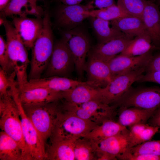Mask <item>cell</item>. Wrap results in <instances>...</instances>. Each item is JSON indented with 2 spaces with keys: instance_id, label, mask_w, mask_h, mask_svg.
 Segmentation results:
<instances>
[{
  "instance_id": "cell-1",
  "label": "cell",
  "mask_w": 160,
  "mask_h": 160,
  "mask_svg": "<svg viewBox=\"0 0 160 160\" xmlns=\"http://www.w3.org/2000/svg\"><path fill=\"white\" fill-rule=\"evenodd\" d=\"M44 11L42 28L31 49L28 80L41 78L47 66L53 49L55 41L49 11L47 7Z\"/></svg>"
},
{
  "instance_id": "cell-2",
  "label": "cell",
  "mask_w": 160,
  "mask_h": 160,
  "mask_svg": "<svg viewBox=\"0 0 160 160\" xmlns=\"http://www.w3.org/2000/svg\"><path fill=\"white\" fill-rule=\"evenodd\" d=\"M98 125L63 109L62 104L50 138V142L84 137Z\"/></svg>"
},
{
  "instance_id": "cell-3",
  "label": "cell",
  "mask_w": 160,
  "mask_h": 160,
  "mask_svg": "<svg viewBox=\"0 0 160 160\" xmlns=\"http://www.w3.org/2000/svg\"><path fill=\"white\" fill-rule=\"evenodd\" d=\"M0 21L5 31L8 55L15 71L19 87L28 81L27 70L29 63L26 47L19 37L12 22L5 17H0Z\"/></svg>"
},
{
  "instance_id": "cell-4",
  "label": "cell",
  "mask_w": 160,
  "mask_h": 160,
  "mask_svg": "<svg viewBox=\"0 0 160 160\" xmlns=\"http://www.w3.org/2000/svg\"><path fill=\"white\" fill-rule=\"evenodd\" d=\"M0 128L16 141L22 151L23 160H27L25 144L18 109L11 93L0 97Z\"/></svg>"
},
{
  "instance_id": "cell-5",
  "label": "cell",
  "mask_w": 160,
  "mask_h": 160,
  "mask_svg": "<svg viewBox=\"0 0 160 160\" xmlns=\"http://www.w3.org/2000/svg\"><path fill=\"white\" fill-rule=\"evenodd\" d=\"M61 100L41 104H22L26 115L45 144L52 135L57 113L61 108Z\"/></svg>"
},
{
  "instance_id": "cell-6",
  "label": "cell",
  "mask_w": 160,
  "mask_h": 160,
  "mask_svg": "<svg viewBox=\"0 0 160 160\" xmlns=\"http://www.w3.org/2000/svg\"><path fill=\"white\" fill-rule=\"evenodd\" d=\"M60 31L61 38L66 42L71 52L77 75L81 78L86 58L92 47L89 35L81 25L71 29Z\"/></svg>"
},
{
  "instance_id": "cell-7",
  "label": "cell",
  "mask_w": 160,
  "mask_h": 160,
  "mask_svg": "<svg viewBox=\"0 0 160 160\" xmlns=\"http://www.w3.org/2000/svg\"><path fill=\"white\" fill-rule=\"evenodd\" d=\"M12 94L19 110L26 148L27 160H45L46 144L25 113L18 97V88L15 87L13 88Z\"/></svg>"
},
{
  "instance_id": "cell-8",
  "label": "cell",
  "mask_w": 160,
  "mask_h": 160,
  "mask_svg": "<svg viewBox=\"0 0 160 160\" xmlns=\"http://www.w3.org/2000/svg\"><path fill=\"white\" fill-rule=\"evenodd\" d=\"M62 108L63 109L82 119L98 125L106 120L113 119L116 113V108L115 107L98 100L76 104L62 100Z\"/></svg>"
},
{
  "instance_id": "cell-9",
  "label": "cell",
  "mask_w": 160,
  "mask_h": 160,
  "mask_svg": "<svg viewBox=\"0 0 160 160\" xmlns=\"http://www.w3.org/2000/svg\"><path fill=\"white\" fill-rule=\"evenodd\" d=\"M113 106L116 108L137 107L156 111L160 107V87H132Z\"/></svg>"
},
{
  "instance_id": "cell-10",
  "label": "cell",
  "mask_w": 160,
  "mask_h": 160,
  "mask_svg": "<svg viewBox=\"0 0 160 160\" xmlns=\"http://www.w3.org/2000/svg\"><path fill=\"white\" fill-rule=\"evenodd\" d=\"M147 66L113 78L105 87L99 88L100 100L107 105H114L146 72Z\"/></svg>"
},
{
  "instance_id": "cell-11",
  "label": "cell",
  "mask_w": 160,
  "mask_h": 160,
  "mask_svg": "<svg viewBox=\"0 0 160 160\" xmlns=\"http://www.w3.org/2000/svg\"><path fill=\"white\" fill-rule=\"evenodd\" d=\"M75 69L74 61L66 42L61 38L55 41L44 77L56 76L70 78Z\"/></svg>"
},
{
  "instance_id": "cell-12",
  "label": "cell",
  "mask_w": 160,
  "mask_h": 160,
  "mask_svg": "<svg viewBox=\"0 0 160 160\" xmlns=\"http://www.w3.org/2000/svg\"><path fill=\"white\" fill-rule=\"evenodd\" d=\"M90 10L87 4L69 5L61 3L49 13L53 17L54 25L58 30H68L81 25L89 17L88 12Z\"/></svg>"
},
{
  "instance_id": "cell-13",
  "label": "cell",
  "mask_w": 160,
  "mask_h": 160,
  "mask_svg": "<svg viewBox=\"0 0 160 160\" xmlns=\"http://www.w3.org/2000/svg\"><path fill=\"white\" fill-rule=\"evenodd\" d=\"M12 23L27 48L32 49L43 28L42 17L29 18L13 16Z\"/></svg>"
},
{
  "instance_id": "cell-14",
  "label": "cell",
  "mask_w": 160,
  "mask_h": 160,
  "mask_svg": "<svg viewBox=\"0 0 160 160\" xmlns=\"http://www.w3.org/2000/svg\"><path fill=\"white\" fill-rule=\"evenodd\" d=\"M152 55L151 50L137 56H130L119 54L107 63L113 78L147 65Z\"/></svg>"
},
{
  "instance_id": "cell-15",
  "label": "cell",
  "mask_w": 160,
  "mask_h": 160,
  "mask_svg": "<svg viewBox=\"0 0 160 160\" xmlns=\"http://www.w3.org/2000/svg\"><path fill=\"white\" fill-rule=\"evenodd\" d=\"M85 71L87 80L98 88L105 87L113 79L107 63L88 54Z\"/></svg>"
},
{
  "instance_id": "cell-16",
  "label": "cell",
  "mask_w": 160,
  "mask_h": 160,
  "mask_svg": "<svg viewBox=\"0 0 160 160\" xmlns=\"http://www.w3.org/2000/svg\"><path fill=\"white\" fill-rule=\"evenodd\" d=\"M134 37L124 34L103 43L92 47L88 53L107 62L126 48Z\"/></svg>"
},
{
  "instance_id": "cell-17",
  "label": "cell",
  "mask_w": 160,
  "mask_h": 160,
  "mask_svg": "<svg viewBox=\"0 0 160 160\" xmlns=\"http://www.w3.org/2000/svg\"><path fill=\"white\" fill-rule=\"evenodd\" d=\"M129 130L127 129L108 138L93 141L91 140L95 152H106L116 156L127 152L129 148Z\"/></svg>"
},
{
  "instance_id": "cell-18",
  "label": "cell",
  "mask_w": 160,
  "mask_h": 160,
  "mask_svg": "<svg viewBox=\"0 0 160 160\" xmlns=\"http://www.w3.org/2000/svg\"><path fill=\"white\" fill-rule=\"evenodd\" d=\"M142 18L146 29L156 47L160 48V11L157 5L151 0H144Z\"/></svg>"
},
{
  "instance_id": "cell-19",
  "label": "cell",
  "mask_w": 160,
  "mask_h": 160,
  "mask_svg": "<svg viewBox=\"0 0 160 160\" xmlns=\"http://www.w3.org/2000/svg\"><path fill=\"white\" fill-rule=\"evenodd\" d=\"M62 92L43 88L18 89V97L23 105L41 104L62 99Z\"/></svg>"
},
{
  "instance_id": "cell-20",
  "label": "cell",
  "mask_w": 160,
  "mask_h": 160,
  "mask_svg": "<svg viewBox=\"0 0 160 160\" xmlns=\"http://www.w3.org/2000/svg\"><path fill=\"white\" fill-rule=\"evenodd\" d=\"M99 88L89 84L80 85L62 92V99L76 104L94 100H100Z\"/></svg>"
},
{
  "instance_id": "cell-21",
  "label": "cell",
  "mask_w": 160,
  "mask_h": 160,
  "mask_svg": "<svg viewBox=\"0 0 160 160\" xmlns=\"http://www.w3.org/2000/svg\"><path fill=\"white\" fill-rule=\"evenodd\" d=\"M119 108L118 122L126 127L139 123H146L156 111L134 107Z\"/></svg>"
},
{
  "instance_id": "cell-22",
  "label": "cell",
  "mask_w": 160,
  "mask_h": 160,
  "mask_svg": "<svg viewBox=\"0 0 160 160\" xmlns=\"http://www.w3.org/2000/svg\"><path fill=\"white\" fill-rule=\"evenodd\" d=\"M98 43H103L124 34L111 25L110 21L96 17L88 18Z\"/></svg>"
},
{
  "instance_id": "cell-23",
  "label": "cell",
  "mask_w": 160,
  "mask_h": 160,
  "mask_svg": "<svg viewBox=\"0 0 160 160\" xmlns=\"http://www.w3.org/2000/svg\"><path fill=\"white\" fill-rule=\"evenodd\" d=\"M76 140H63L51 142L46 150L45 160H75L74 147Z\"/></svg>"
},
{
  "instance_id": "cell-24",
  "label": "cell",
  "mask_w": 160,
  "mask_h": 160,
  "mask_svg": "<svg viewBox=\"0 0 160 160\" xmlns=\"http://www.w3.org/2000/svg\"><path fill=\"white\" fill-rule=\"evenodd\" d=\"M110 23L124 34L133 37L147 31L142 18L136 16L120 18L110 21Z\"/></svg>"
},
{
  "instance_id": "cell-25",
  "label": "cell",
  "mask_w": 160,
  "mask_h": 160,
  "mask_svg": "<svg viewBox=\"0 0 160 160\" xmlns=\"http://www.w3.org/2000/svg\"><path fill=\"white\" fill-rule=\"evenodd\" d=\"M160 127L146 123L136 124L129 127L130 148L150 140Z\"/></svg>"
},
{
  "instance_id": "cell-26",
  "label": "cell",
  "mask_w": 160,
  "mask_h": 160,
  "mask_svg": "<svg viewBox=\"0 0 160 160\" xmlns=\"http://www.w3.org/2000/svg\"><path fill=\"white\" fill-rule=\"evenodd\" d=\"M118 122L112 119L106 120L97 125L85 137L96 141L115 135L127 129Z\"/></svg>"
},
{
  "instance_id": "cell-27",
  "label": "cell",
  "mask_w": 160,
  "mask_h": 160,
  "mask_svg": "<svg viewBox=\"0 0 160 160\" xmlns=\"http://www.w3.org/2000/svg\"><path fill=\"white\" fill-rule=\"evenodd\" d=\"M0 159L23 160L22 150L18 143L2 131L0 132Z\"/></svg>"
},
{
  "instance_id": "cell-28",
  "label": "cell",
  "mask_w": 160,
  "mask_h": 160,
  "mask_svg": "<svg viewBox=\"0 0 160 160\" xmlns=\"http://www.w3.org/2000/svg\"><path fill=\"white\" fill-rule=\"evenodd\" d=\"M152 41L147 31L135 36L120 54L135 56L144 54L152 49Z\"/></svg>"
},
{
  "instance_id": "cell-29",
  "label": "cell",
  "mask_w": 160,
  "mask_h": 160,
  "mask_svg": "<svg viewBox=\"0 0 160 160\" xmlns=\"http://www.w3.org/2000/svg\"><path fill=\"white\" fill-rule=\"evenodd\" d=\"M74 152L75 160H96L92 142L85 137H80L75 141Z\"/></svg>"
},
{
  "instance_id": "cell-30",
  "label": "cell",
  "mask_w": 160,
  "mask_h": 160,
  "mask_svg": "<svg viewBox=\"0 0 160 160\" xmlns=\"http://www.w3.org/2000/svg\"><path fill=\"white\" fill-rule=\"evenodd\" d=\"M31 15L29 0H11L6 7L0 11V17L13 16L27 17Z\"/></svg>"
},
{
  "instance_id": "cell-31",
  "label": "cell",
  "mask_w": 160,
  "mask_h": 160,
  "mask_svg": "<svg viewBox=\"0 0 160 160\" xmlns=\"http://www.w3.org/2000/svg\"><path fill=\"white\" fill-rule=\"evenodd\" d=\"M88 15L89 17H96L110 21L120 18L131 16L124 12L117 4L104 8L90 10L88 12Z\"/></svg>"
},
{
  "instance_id": "cell-32",
  "label": "cell",
  "mask_w": 160,
  "mask_h": 160,
  "mask_svg": "<svg viewBox=\"0 0 160 160\" xmlns=\"http://www.w3.org/2000/svg\"><path fill=\"white\" fill-rule=\"evenodd\" d=\"M144 0H117V5L129 15L142 18Z\"/></svg>"
},
{
  "instance_id": "cell-33",
  "label": "cell",
  "mask_w": 160,
  "mask_h": 160,
  "mask_svg": "<svg viewBox=\"0 0 160 160\" xmlns=\"http://www.w3.org/2000/svg\"><path fill=\"white\" fill-rule=\"evenodd\" d=\"M132 154H144L160 156V140H149L129 148Z\"/></svg>"
},
{
  "instance_id": "cell-34",
  "label": "cell",
  "mask_w": 160,
  "mask_h": 160,
  "mask_svg": "<svg viewBox=\"0 0 160 160\" xmlns=\"http://www.w3.org/2000/svg\"><path fill=\"white\" fill-rule=\"evenodd\" d=\"M0 64L1 68L8 74L15 71L13 65L9 58L6 41L3 36L0 35Z\"/></svg>"
},
{
  "instance_id": "cell-35",
  "label": "cell",
  "mask_w": 160,
  "mask_h": 160,
  "mask_svg": "<svg viewBox=\"0 0 160 160\" xmlns=\"http://www.w3.org/2000/svg\"><path fill=\"white\" fill-rule=\"evenodd\" d=\"M16 77L15 71L8 74L0 68V97L7 94L12 87L17 82L15 80Z\"/></svg>"
},
{
  "instance_id": "cell-36",
  "label": "cell",
  "mask_w": 160,
  "mask_h": 160,
  "mask_svg": "<svg viewBox=\"0 0 160 160\" xmlns=\"http://www.w3.org/2000/svg\"><path fill=\"white\" fill-rule=\"evenodd\" d=\"M122 160H160V156L144 154H132L126 152L117 157Z\"/></svg>"
},
{
  "instance_id": "cell-37",
  "label": "cell",
  "mask_w": 160,
  "mask_h": 160,
  "mask_svg": "<svg viewBox=\"0 0 160 160\" xmlns=\"http://www.w3.org/2000/svg\"><path fill=\"white\" fill-rule=\"evenodd\" d=\"M137 82H152L160 84V71L146 72L140 76Z\"/></svg>"
},
{
  "instance_id": "cell-38",
  "label": "cell",
  "mask_w": 160,
  "mask_h": 160,
  "mask_svg": "<svg viewBox=\"0 0 160 160\" xmlns=\"http://www.w3.org/2000/svg\"><path fill=\"white\" fill-rule=\"evenodd\" d=\"M87 4L91 10L104 8L116 4L115 0H92Z\"/></svg>"
},
{
  "instance_id": "cell-39",
  "label": "cell",
  "mask_w": 160,
  "mask_h": 160,
  "mask_svg": "<svg viewBox=\"0 0 160 160\" xmlns=\"http://www.w3.org/2000/svg\"><path fill=\"white\" fill-rule=\"evenodd\" d=\"M160 71V53L152 55L147 66L146 72Z\"/></svg>"
},
{
  "instance_id": "cell-40",
  "label": "cell",
  "mask_w": 160,
  "mask_h": 160,
  "mask_svg": "<svg viewBox=\"0 0 160 160\" xmlns=\"http://www.w3.org/2000/svg\"><path fill=\"white\" fill-rule=\"evenodd\" d=\"M43 0H29V4L31 15L36 17H41L44 14V10L42 8L37 5V2L39 1Z\"/></svg>"
},
{
  "instance_id": "cell-41",
  "label": "cell",
  "mask_w": 160,
  "mask_h": 160,
  "mask_svg": "<svg viewBox=\"0 0 160 160\" xmlns=\"http://www.w3.org/2000/svg\"><path fill=\"white\" fill-rule=\"evenodd\" d=\"M150 119V125L160 127V107L156 111Z\"/></svg>"
},
{
  "instance_id": "cell-42",
  "label": "cell",
  "mask_w": 160,
  "mask_h": 160,
  "mask_svg": "<svg viewBox=\"0 0 160 160\" xmlns=\"http://www.w3.org/2000/svg\"><path fill=\"white\" fill-rule=\"evenodd\" d=\"M96 160H116L118 159L117 157L108 153L101 152L96 154Z\"/></svg>"
},
{
  "instance_id": "cell-43",
  "label": "cell",
  "mask_w": 160,
  "mask_h": 160,
  "mask_svg": "<svg viewBox=\"0 0 160 160\" xmlns=\"http://www.w3.org/2000/svg\"><path fill=\"white\" fill-rule=\"evenodd\" d=\"M83 0H56L66 5H74L80 4Z\"/></svg>"
},
{
  "instance_id": "cell-44",
  "label": "cell",
  "mask_w": 160,
  "mask_h": 160,
  "mask_svg": "<svg viewBox=\"0 0 160 160\" xmlns=\"http://www.w3.org/2000/svg\"><path fill=\"white\" fill-rule=\"evenodd\" d=\"M11 0H0V11L4 9L9 2Z\"/></svg>"
},
{
  "instance_id": "cell-45",
  "label": "cell",
  "mask_w": 160,
  "mask_h": 160,
  "mask_svg": "<svg viewBox=\"0 0 160 160\" xmlns=\"http://www.w3.org/2000/svg\"><path fill=\"white\" fill-rule=\"evenodd\" d=\"M158 3L160 5V0H158Z\"/></svg>"
},
{
  "instance_id": "cell-46",
  "label": "cell",
  "mask_w": 160,
  "mask_h": 160,
  "mask_svg": "<svg viewBox=\"0 0 160 160\" xmlns=\"http://www.w3.org/2000/svg\"><path fill=\"white\" fill-rule=\"evenodd\" d=\"M155 0H151V1H152L154 2V1H155Z\"/></svg>"
},
{
  "instance_id": "cell-47",
  "label": "cell",
  "mask_w": 160,
  "mask_h": 160,
  "mask_svg": "<svg viewBox=\"0 0 160 160\" xmlns=\"http://www.w3.org/2000/svg\"><path fill=\"white\" fill-rule=\"evenodd\" d=\"M159 48V49H160V48Z\"/></svg>"
},
{
  "instance_id": "cell-48",
  "label": "cell",
  "mask_w": 160,
  "mask_h": 160,
  "mask_svg": "<svg viewBox=\"0 0 160 160\" xmlns=\"http://www.w3.org/2000/svg\"></svg>"
}]
</instances>
